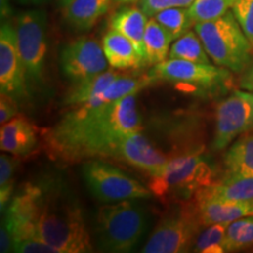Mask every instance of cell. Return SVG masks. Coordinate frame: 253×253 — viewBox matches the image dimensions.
<instances>
[{
	"instance_id": "obj_12",
	"label": "cell",
	"mask_w": 253,
	"mask_h": 253,
	"mask_svg": "<svg viewBox=\"0 0 253 253\" xmlns=\"http://www.w3.org/2000/svg\"><path fill=\"white\" fill-rule=\"evenodd\" d=\"M0 91L18 102L28 97V81L18 48L14 25L2 23L0 28Z\"/></svg>"
},
{
	"instance_id": "obj_32",
	"label": "cell",
	"mask_w": 253,
	"mask_h": 253,
	"mask_svg": "<svg viewBox=\"0 0 253 253\" xmlns=\"http://www.w3.org/2000/svg\"><path fill=\"white\" fill-rule=\"evenodd\" d=\"M18 114V101L12 96L1 94L0 99V125H5Z\"/></svg>"
},
{
	"instance_id": "obj_36",
	"label": "cell",
	"mask_w": 253,
	"mask_h": 253,
	"mask_svg": "<svg viewBox=\"0 0 253 253\" xmlns=\"http://www.w3.org/2000/svg\"><path fill=\"white\" fill-rule=\"evenodd\" d=\"M113 1L119 2V4H134V2L140 1V0H113Z\"/></svg>"
},
{
	"instance_id": "obj_8",
	"label": "cell",
	"mask_w": 253,
	"mask_h": 253,
	"mask_svg": "<svg viewBox=\"0 0 253 253\" xmlns=\"http://www.w3.org/2000/svg\"><path fill=\"white\" fill-rule=\"evenodd\" d=\"M203 226L199 219L196 205H179L169 211L155 227L143 253H182L192 249L197 238L199 227Z\"/></svg>"
},
{
	"instance_id": "obj_34",
	"label": "cell",
	"mask_w": 253,
	"mask_h": 253,
	"mask_svg": "<svg viewBox=\"0 0 253 253\" xmlns=\"http://www.w3.org/2000/svg\"><path fill=\"white\" fill-rule=\"evenodd\" d=\"M13 251V238L5 223H2L1 231H0V252L6 253Z\"/></svg>"
},
{
	"instance_id": "obj_17",
	"label": "cell",
	"mask_w": 253,
	"mask_h": 253,
	"mask_svg": "<svg viewBox=\"0 0 253 253\" xmlns=\"http://www.w3.org/2000/svg\"><path fill=\"white\" fill-rule=\"evenodd\" d=\"M195 198L217 199L235 203H253V177L227 176L196 194Z\"/></svg>"
},
{
	"instance_id": "obj_33",
	"label": "cell",
	"mask_w": 253,
	"mask_h": 253,
	"mask_svg": "<svg viewBox=\"0 0 253 253\" xmlns=\"http://www.w3.org/2000/svg\"><path fill=\"white\" fill-rule=\"evenodd\" d=\"M239 86L242 89L251 91L253 93V59L246 66V68L242 72V77H240Z\"/></svg>"
},
{
	"instance_id": "obj_35",
	"label": "cell",
	"mask_w": 253,
	"mask_h": 253,
	"mask_svg": "<svg viewBox=\"0 0 253 253\" xmlns=\"http://www.w3.org/2000/svg\"><path fill=\"white\" fill-rule=\"evenodd\" d=\"M19 4L26 6H39L45 4L47 0H18Z\"/></svg>"
},
{
	"instance_id": "obj_13",
	"label": "cell",
	"mask_w": 253,
	"mask_h": 253,
	"mask_svg": "<svg viewBox=\"0 0 253 253\" xmlns=\"http://www.w3.org/2000/svg\"><path fill=\"white\" fill-rule=\"evenodd\" d=\"M114 160L122 161L129 166L147 172L150 177L157 176L168 162L167 157L154 147L140 131L126 136L120 142Z\"/></svg>"
},
{
	"instance_id": "obj_16",
	"label": "cell",
	"mask_w": 253,
	"mask_h": 253,
	"mask_svg": "<svg viewBox=\"0 0 253 253\" xmlns=\"http://www.w3.org/2000/svg\"><path fill=\"white\" fill-rule=\"evenodd\" d=\"M196 210L203 226L217 223H231L253 214V203H235L217 199L195 198Z\"/></svg>"
},
{
	"instance_id": "obj_31",
	"label": "cell",
	"mask_w": 253,
	"mask_h": 253,
	"mask_svg": "<svg viewBox=\"0 0 253 253\" xmlns=\"http://www.w3.org/2000/svg\"><path fill=\"white\" fill-rule=\"evenodd\" d=\"M13 251L19 253H59L52 245L36 238L14 240Z\"/></svg>"
},
{
	"instance_id": "obj_19",
	"label": "cell",
	"mask_w": 253,
	"mask_h": 253,
	"mask_svg": "<svg viewBox=\"0 0 253 253\" xmlns=\"http://www.w3.org/2000/svg\"><path fill=\"white\" fill-rule=\"evenodd\" d=\"M119 73L107 71L102 74L96 75L87 80L75 82L73 84L71 89L66 94L65 102L66 106L71 108L77 107H90L97 96L109 86L112 82L119 77Z\"/></svg>"
},
{
	"instance_id": "obj_4",
	"label": "cell",
	"mask_w": 253,
	"mask_h": 253,
	"mask_svg": "<svg viewBox=\"0 0 253 253\" xmlns=\"http://www.w3.org/2000/svg\"><path fill=\"white\" fill-rule=\"evenodd\" d=\"M214 170L207 157L190 154L168 160L157 176L150 177L151 192L164 202H184L211 185Z\"/></svg>"
},
{
	"instance_id": "obj_30",
	"label": "cell",
	"mask_w": 253,
	"mask_h": 253,
	"mask_svg": "<svg viewBox=\"0 0 253 253\" xmlns=\"http://www.w3.org/2000/svg\"><path fill=\"white\" fill-rule=\"evenodd\" d=\"M196 0H140L138 6L148 17L151 18L160 11L170 7H189Z\"/></svg>"
},
{
	"instance_id": "obj_37",
	"label": "cell",
	"mask_w": 253,
	"mask_h": 253,
	"mask_svg": "<svg viewBox=\"0 0 253 253\" xmlns=\"http://www.w3.org/2000/svg\"><path fill=\"white\" fill-rule=\"evenodd\" d=\"M72 1H73V0H59V4L63 9H65L69 4H71Z\"/></svg>"
},
{
	"instance_id": "obj_27",
	"label": "cell",
	"mask_w": 253,
	"mask_h": 253,
	"mask_svg": "<svg viewBox=\"0 0 253 253\" xmlns=\"http://www.w3.org/2000/svg\"><path fill=\"white\" fill-rule=\"evenodd\" d=\"M237 0H196L189 6V14L195 24L213 20L232 9Z\"/></svg>"
},
{
	"instance_id": "obj_7",
	"label": "cell",
	"mask_w": 253,
	"mask_h": 253,
	"mask_svg": "<svg viewBox=\"0 0 253 253\" xmlns=\"http://www.w3.org/2000/svg\"><path fill=\"white\" fill-rule=\"evenodd\" d=\"M82 177L88 190L104 204L150 198L153 192L134 177L100 160H87L82 166Z\"/></svg>"
},
{
	"instance_id": "obj_9",
	"label": "cell",
	"mask_w": 253,
	"mask_h": 253,
	"mask_svg": "<svg viewBox=\"0 0 253 253\" xmlns=\"http://www.w3.org/2000/svg\"><path fill=\"white\" fill-rule=\"evenodd\" d=\"M148 74L153 81L168 82L202 94L219 90L231 80L229 69L179 59H168L155 65Z\"/></svg>"
},
{
	"instance_id": "obj_28",
	"label": "cell",
	"mask_w": 253,
	"mask_h": 253,
	"mask_svg": "<svg viewBox=\"0 0 253 253\" xmlns=\"http://www.w3.org/2000/svg\"><path fill=\"white\" fill-rule=\"evenodd\" d=\"M17 160L7 153L0 156V209L1 212L13 198L14 172Z\"/></svg>"
},
{
	"instance_id": "obj_21",
	"label": "cell",
	"mask_w": 253,
	"mask_h": 253,
	"mask_svg": "<svg viewBox=\"0 0 253 253\" xmlns=\"http://www.w3.org/2000/svg\"><path fill=\"white\" fill-rule=\"evenodd\" d=\"M227 176L253 177V135L235 141L224 157Z\"/></svg>"
},
{
	"instance_id": "obj_18",
	"label": "cell",
	"mask_w": 253,
	"mask_h": 253,
	"mask_svg": "<svg viewBox=\"0 0 253 253\" xmlns=\"http://www.w3.org/2000/svg\"><path fill=\"white\" fill-rule=\"evenodd\" d=\"M147 14L142 11L140 6H126L119 9L115 14L110 18V30H115L128 38L129 40L134 43V46L137 49L138 54L143 61L145 62L144 58V45L143 38L145 27L148 24ZM147 65V63H145Z\"/></svg>"
},
{
	"instance_id": "obj_29",
	"label": "cell",
	"mask_w": 253,
	"mask_h": 253,
	"mask_svg": "<svg viewBox=\"0 0 253 253\" xmlns=\"http://www.w3.org/2000/svg\"><path fill=\"white\" fill-rule=\"evenodd\" d=\"M232 12L253 48V0H237Z\"/></svg>"
},
{
	"instance_id": "obj_22",
	"label": "cell",
	"mask_w": 253,
	"mask_h": 253,
	"mask_svg": "<svg viewBox=\"0 0 253 253\" xmlns=\"http://www.w3.org/2000/svg\"><path fill=\"white\" fill-rule=\"evenodd\" d=\"M173 39L168 32L151 17L145 27L143 45L147 65H158L169 56Z\"/></svg>"
},
{
	"instance_id": "obj_20",
	"label": "cell",
	"mask_w": 253,
	"mask_h": 253,
	"mask_svg": "<svg viewBox=\"0 0 253 253\" xmlns=\"http://www.w3.org/2000/svg\"><path fill=\"white\" fill-rule=\"evenodd\" d=\"M113 0H73L65 8L68 24L79 31L89 30L109 11Z\"/></svg>"
},
{
	"instance_id": "obj_25",
	"label": "cell",
	"mask_w": 253,
	"mask_h": 253,
	"mask_svg": "<svg viewBox=\"0 0 253 253\" xmlns=\"http://www.w3.org/2000/svg\"><path fill=\"white\" fill-rule=\"evenodd\" d=\"M230 223H217L198 233L192 251L198 253H224L226 248V230Z\"/></svg>"
},
{
	"instance_id": "obj_11",
	"label": "cell",
	"mask_w": 253,
	"mask_h": 253,
	"mask_svg": "<svg viewBox=\"0 0 253 253\" xmlns=\"http://www.w3.org/2000/svg\"><path fill=\"white\" fill-rule=\"evenodd\" d=\"M108 65L102 46L89 37L72 40L60 52V67L73 84L102 74Z\"/></svg>"
},
{
	"instance_id": "obj_1",
	"label": "cell",
	"mask_w": 253,
	"mask_h": 253,
	"mask_svg": "<svg viewBox=\"0 0 253 253\" xmlns=\"http://www.w3.org/2000/svg\"><path fill=\"white\" fill-rule=\"evenodd\" d=\"M5 224L14 240L36 238L59 253L93 251L84 209L58 176L21 186L6 209Z\"/></svg>"
},
{
	"instance_id": "obj_15",
	"label": "cell",
	"mask_w": 253,
	"mask_h": 253,
	"mask_svg": "<svg viewBox=\"0 0 253 253\" xmlns=\"http://www.w3.org/2000/svg\"><path fill=\"white\" fill-rule=\"evenodd\" d=\"M109 66L116 69H137L145 66L143 59L128 38L120 32L110 30L104 34L101 42Z\"/></svg>"
},
{
	"instance_id": "obj_14",
	"label": "cell",
	"mask_w": 253,
	"mask_h": 253,
	"mask_svg": "<svg viewBox=\"0 0 253 253\" xmlns=\"http://www.w3.org/2000/svg\"><path fill=\"white\" fill-rule=\"evenodd\" d=\"M37 129L25 118H14L1 126L0 148L14 156H26L37 148Z\"/></svg>"
},
{
	"instance_id": "obj_26",
	"label": "cell",
	"mask_w": 253,
	"mask_h": 253,
	"mask_svg": "<svg viewBox=\"0 0 253 253\" xmlns=\"http://www.w3.org/2000/svg\"><path fill=\"white\" fill-rule=\"evenodd\" d=\"M253 245V214L231 221L226 230L227 252Z\"/></svg>"
},
{
	"instance_id": "obj_23",
	"label": "cell",
	"mask_w": 253,
	"mask_h": 253,
	"mask_svg": "<svg viewBox=\"0 0 253 253\" xmlns=\"http://www.w3.org/2000/svg\"><path fill=\"white\" fill-rule=\"evenodd\" d=\"M169 59L186 60L201 63H210V56L204 48L197 32L190 30L172 42L170 47Z\"/></svg>"
},
{
	"instance_id": "obj_6",
	"label": "cell",
	"mask_w": 253,
	"mask_h": 253,
	"mask_svg": "<svg viewBox=\"0 0 253 253\" xmlns=\"http://www.w3.org/2000/svg\"><path fill=\"white\" fill-rule=\"evenodd\" d=\"M18 48L31 88L45 84L47 55V15L42 9H28L15 20Z\"/></svg>"
},
{
	"instance_id": "obj_3",
	"label": "cell",
	"mask_w": 253,
	"mask_h": 253,
	"mask_svg": "<svg viewBox=\"0 0 253 253\" xmlns=\"http://www.w3.org/2000/svg\"><path fill=\"white\" fill-rule=\"evenodd\" d=\"M194 27L214 65L242 73L252 60L251 43L232 11Z\"/></svg>"
},
{
	"instance_id": "obj_24",
	"label": "cell",
	"mask_w": 253,
	"mask_h": 253,
	"mask_svg": "<svg viewBox=\"0 0 253 253\" xmlns=\"http://www.w3.org/2000/svg\"><path fill=\"white\" fill-rule=\"evenodd\" d=\"M175 41L195 26L188 7H170L160 11L153 17Z\"/></svg>"
},
{
	"instance_id": "obj_2",
	"label": "cell",
	"mask_w": 253,
	"mask_h": 253,
	"mask_svg": "<svg viewBox=\"0 0 253 253\" xmlns=\"http://www.w3.org/2000/svg\"><path fill=\"white\" fill-rule=\"evenodd\" d=\"M142 129L136 94L96 107H77L43 131L47 153L62 162L114 158L120 142Z\"/></svg>"
},
{
	"instance_id": "obj_10",
	"label": "cell",
	"mask_w": 253,
	"mask_h": 253,
	"mask_svg": "<svg viewBox=\"0 0 253 253\" xmlns=\"http://www.w3.org/2000/svg\"><path fill=\"white\" fill-rule=\"evenodd\" d=\"M250 129H253V93L232 91L217 107L212 148L214 150L225 149Z\"/></svg>"
},
{
	"instance_id": "obj_5",
	"label": "cell",
	"mask_w": 253,
	"mask_h": 253,
	"mask_svg": "<svg viewBox=\"0 0 253 253\" xmlns=\"http://www.w3.org/2000/svg\"><path fill=\"white\" fill-rule=\"evenodd\" d=\"M147 224V212L134 201L104 204L96 216L97 243L103 251L129 252L140 242Z\"/></svg>"
}]
</instances>
